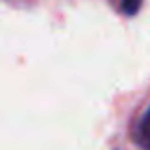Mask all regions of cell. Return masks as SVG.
Instances as JSON below:
<instances>
[{
  "mask_svg": "<svg viewBox=\"0 0 150 150\" xmlns=\"http://www.w3.org/2000/svg\"><path fill=\"white\" fill-rule=\"evenodd\" d=\"M143 6V0H122V10L125 15H137Z\"/></svg>",
  "mask_w": 150,
  "mask_h": 150,
  "instance_id": "2",
  "label": "cell"
},
{
  "mask_svg": "<svg viewBox=\"0 0 150 150\" xmlns=\"http://www.w3.org/2000/svg\"><path fill=\"white\" fill-rule=\"evenodd\" d=\"M137 141L144 150H150V106L144 112L139 127H137Z\"/></svg>",
  "mask_w": 150,
  "mask_h": 150,
  "instance_id": "1",
  "label": "cell"
}]
</instances>
